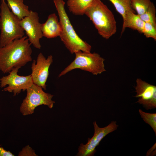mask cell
<instances>
[{
    "label": "cell",
    "mask_w": 156,
    "mask_h": 156,
    "mask_svg": "<svg viewBox=\"0 0 156 156\" xmlns=\"http://www.w3.org/2000/svg\"><path fill=\"white\" fill-rule=\"evenodd\" d=\"M27 37L14 40L0 48V70L3 74L32 61V50Z\"/></svg>",
    "instance_id": "cell-1"
},
{
    "label": "cell",
    "mask_w": 156,
    "mask_h": 156,
    "mask_svg": "<svg viewBox=\"0 0 156 156\" xmlns=\"http://www.w3.org/2000/svg\"><path fill=\"white\" fill-rule=\"evenodd\" d=\"M84 14L92 22L99 34L103 38L108 39L116 33V22L114 15L101 0H93Z\"/></svg>",
    "instance_id": "cell-2"
},
{
    "label": "cell",
    "mask_w": 156,
    "mask_h": 156,
    "mask_svg": "<svg viewBox=\"0 0 156 156\" xmlns=\"http://www.w3.org/2000/svg\"><path fill=\"white\" fill-rule=\"evenodd\" d=\"M53 1L62 28L59 37L66 47L71 54L79 51L90 52L91 46L79 37L74 29L65 11L63 0Z\"/></svg>",
    "instance_id": "cell-3"
},
{
    "label": "cell",
    "mask_w": 156,
    "mask_h": 156,
    "mask_svg": "<svg viewBox=\"0 0 156 156\" xmlns=\"http://www.w3.org/2000/svg\"><path fill=\"white\" fill-rule=\"evenodd\" d=\"M20 20L11 11L5 0H1L0 12V48L25 35Z\"/></svg>",
    "instance_id": "cell-4"
},
{
    "label": "cell",
    "mask_w": 156,
    "mask_h": 156,
    "mask_svg": "<svg viewBox=\"0 0 156 156\" xmlns=\"http://www.w3.org/2000/svg\"><path fill=\"white\" fill-rule=\"evenodd\" d=\"M74 60L59 75L60 77L75 69H79L91 73L94 75L101 74L106 71L103 57L98 53L79 51L75 53Z\"/></svg>",
    "instance_id": "cell-5"
},
{
    "label": "cell",
    "mask_w": 156,
    "mask_h": 156,
    "mask_svg": "<svg viewBox=\"0 0 156 156\" xmlns=\"http://www.w3.org/2000/svg\"><path fill=\"white\" fill-rule=\"evenodd\" d=\"M26 91V96L20 107V112L23 115L32 114L36 108L40 105H47L50 109L53 107L55 103L52 100L53 96L45 92L41 87L34 83Z\"/></svg>",
    "instance_id": "cell-6"
},
{
    "label": "cell",
    "mask_w": 156,
    "mask_h": 156,
    "mask_svg": "<svg viewBox=\"0 0 156 156\" xmlns=\"http://www.w3.org/2000/svg\"><path fill=\"white\" fill-rule=\"evenodd\" d=\"M94 133L91 138H88L87 143L85 145L80 144L76 156H93L96 151L95 148L100 142L106 136L117 129L118 125L116 121H113L107 126L103 128L99 127L94 121L93 123Z\"/></svg>",
    "instance_id": "cell-7"
},
{
    "label": "cell",
    "mask_w": 156,
    "mask_h": 156,
    "mask_svg": "<svg viewBox=\"0 0 156 156\" xmlns=\"http://www.w3.org/2000/svg\"><path fill=\"white\" fill-rule=\"evenodd\" d=\"M17 67L13 68L9 72L7 76H3L0 79V86L5 87L3 91L13 92L14 96L19 94L21 91H24L34 84L31 75L27 76H21L18 75L19 69Z\"/></svg>",
    "instance_id": "cell-8"
},
{
    "label": "cell",
    "mask_w": 156,
    "mask_h": 156,
    "mask_svg": "<svg viewBox=\"0 0 156 156\" xmlns=\"http://www.w3.org/2000/svg\"><path fill=\"white\" fill-rule=\"evenodd\" d=\"M20 23L25 31L30 43L36 48L40 49L41 46L40 40L43 36L42 24L39 23L38 13L30 10L29 15L20 20Z\"/></svg>",
    "instance_id": "cell-9"
},
{
    "label": "cell",
    "mask_w": 156,
    "mask_h": 156,
    "mask_svg": "<svg viewBox=\"0 0 156 156\" xmlns=\"http://www.w3.org/2000/svg\"><path fill=\"white\" fill-rule=\"evenodd\" d=\"M53 61L52 55L46 59L41 53L38 55L36 61L34 60L31 65L32 73L31 75L34 84L44 90L46 89V84L49 75V69Z\"/></svg>",
    "instance_id": "cell-10"
},
{
    "label": "cell",
    "mask_w": 156,
    "mask_h": 156,
    "mask_svg": "<svg viewBox=\"0 0 156 156\" xmlns=\"http://www.w3.org/2000/svg\"><path fill=\"white\" fill-rule=\"evenodd\" d=\"M135 89L136 93L135 97L138 98L137 103L147 110L156 108V86L138 78L136 80Z\"/></svg>",
    "instance_id": "cell-11"
},
{
    "label": "cell",
    "mask_w": 156,
    "mask_h": 156,
    "mask_svg": "<svg viewBox=\"0 0 156 156\" xmlns=\"http://www.w3.org/2000/svg\"><path fill=\"white\" fill-rule=\"evenodd\" d=\"M41 29L43 36L47 38H53L60 36L62 28L55 13L50 14L45 22L42 24Z\"/></svg>",
    "instance_id": "cell-12"
},
{
    "label": "cell",
    "mask_w": 156,
    "mask_h": 156,
    "mask_svg": "<svg viewBox=\"0 0 156 156\" xmlns=\"http://www.w3.org/2000/svg\"><path fill=\"white\" fill-rule=\"evenodd\" d=\"M133 10L129 11L126 14L125 18L123 19L121 35L127 28L137 30L139 33L142 34L145 22Z\"/></svg>",
    "instance_id": "cell-13"
},
{
    "label": "cell",
    "mask_w": 156,
    "mask_h": 156,
    "mask_svg": "<svg viewBox=\"0 0 156 156\" xmlns=\"http://www.w3.org/2000/svg\"><path fill=\"white\" fill-rule=\"evenodd\" d=\"M12 12L20 20L29 15L30 11L28 6L23 3V0H5Z\"/></svg>",
    "instance_id": "cell-14"
},
{
    "label": "cell",
    "mask_w": 156,
    "mask_h": 156,
    "mask_svg": "<svg viewBox=\"0 0 156 156\" xmlns=\"http://www.w3.org/2000/svg\"><path fill=\"white\" fill-rule=\"evenodd\" d=\"M93 0H68L67 5L70 12L75 15H83Z\"/></svg>",
    "instance_id": "cell-15"
},
{
    "label": "cell",
    "mask_w": 156,
    "mask_h": 156,
    "mask_svg": "<svg viewBox=\"0 0 156 156\" xmlns=\"http://www.w3.org/2000/svg\"><path fill=\"white\" fill-rule=\"evenodd\" d=\"M108 0L113 4L117 12L122 16L123 19L127 12L133 10L131 7V0Z\"/></svg>",
    "instance_id": "cell-16"
},
{
    "label": "cell",
    "mask_w": 156,
    "mask_h": 156,
    "mask_svg": "<svg viewBox=\"0 0 156 156\" xmlns=\"http://www.w3.org/2000/svg\"><path fill=\"white\" fill-rule=\"evenodd\" d=\"M156 9L154 3L152 2L146 11L142 14L139 15L145 23H148L156 26Z\"/></svg>",
    "instance_id": "cell-17"
},
{
    "label": "cell",
    "mask_w": 156,
    "mask_h": 156,
    "mask_svg": "<svg viewBox=\"0 0 156 156\" xmlns=\"http://www.w3.org/2000/svg\"><path fill=\"white\" fill-rule=\"evenodd\" d=\"M151 0H131L132 9L140 15L143 14L151 3Z\"/></svg>",
    "instance_id": "cell-18"
},
{
    "label": "cell",
    "mask_w": 156,
    "mask_h": 156,
    "mask_svg": "<svg viewBox=\"0 0 156 156\" xmlns=\"http://www.w3.org/2000/svg\"><path fill=\"white\" fill-rule=\"evenodd\" d=\"M139 112L141 118L145 123L152 128L156 135V114L148 113L139 109Z\"/></svg>",
    "instance_id": "cell-19"
},
{
    "label": "cell",
    "mask_w": 156,
    "mask_h": 156,
    "mask_svg": "<svg viewBox=\"0 0 156 156\" xmlns=\"http://www.w3.org/2000/svg\"><path fill=\"white\" fill-rule=\"evenodd\" d=\"M147 38H151L156 40V26L152 24L145 23L143 33Z\"/></svg>",
    "instance_id": "cell-20"
},
{
    "label": "cell",
    "mask_w": 156,
    "mask_h": 156,
    "mask_svg": "<svg viewBox=\"0 0 156 156\" xmlns=\"http://www.w3.org/2000/svg\"><path fill=\"white\" fill-rule=\"evenodd\" d=\"M19 156H36L34 150L29 146L27 145L23 148L18 154Z\"/></svg>",
    "instance_id": "cell-21"
},
{
    "label": "cell",
    "mask_w": 156,
    "mask_h": 156,
    "mask_svg": "<svg viewBox=\"0 0 156 156\" xmlns=\"http://www.w3.org/2000/svg\"><path fill=\"white\" fill-rule=\"evenodd\" d=\"M14 155L9 151H7L0 146V156H14Z\"/></svg>",
    "instance_id": "cell-22"
},
{
    "label": "cell",
    "mask_w": 156,
    "mask_h": 156,
    "mask_svg": "<svg viewBox=\"0 0 156 156\" xmlns=\"http://www.w3.org/2000/svg\"><path fill=\"white\" fill-rule=\"evenodd\" d=\"M156 155V143L147 151L146 156H153Z\"/></svg>",
    "instance_id": "cell-23"
}]
</instances>
